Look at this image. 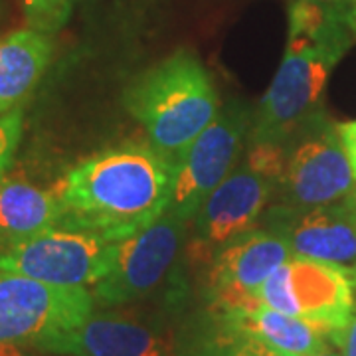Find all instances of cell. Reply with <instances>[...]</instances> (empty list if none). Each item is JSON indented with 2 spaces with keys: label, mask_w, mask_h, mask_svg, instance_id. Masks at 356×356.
I'll return each mask as SVG.
<instances>
[{
  "label": "cell",
  "mask_w": 356,
  "mask_h": 356,
  "mask_svg": "<svg viewBox=\"0 0 356 356\" xmlns=\"http://www.w3.org/2000/svg\"><path fill=\"white\" fill-rule=\"evenodd\" d=\"M60 226L121 242L151 226L168 208L172 165L151 143L129 140L77 163L54 188Z\"/></svg>",
  "instance_id": "6da1fadb"
},
{
  "label": "cell",
  "mask_w": 356,
  "mask_h": 356,
  "mask_svg": "<svg viewBox=\"0 0 356 356\" xmlns=\"http://www.w3.org/2000/svg\"><path fill=\"white\" fill-rule=\"evenodd\" d=\"M353 10L293 0L287 46L277 74L252 113L248 143L285 145L315 115L332 67L353 38Z\"/></svg>",
  "instance_id": "7a4b0ae2"
},
{
  "label": "cell",
  "mask_w": 356,
  "mask_h": 356,
  "mask_svg": "<svg viewBox=\"0 0 356 356\" xmlns=\"http://www.w3.org/2000/svg\"><path fill=\"white\" fill-rule=\"evenodd\" d=\"M123 105L170 165L220 111L214 81L188 48L172 51L133 77L123 89Z\"/></svg>",
  "instance_id": "3957f363"
},
{
  "label": "cell",
  "mask_w": 356,
  "mask_h": 356,
  "mask_svg": "<svg viewBox=\"0 0 356 356\" xmlns=\"http://www.w3.org/2000/svg\"><path fill=\"white\" fill-rule=\"evenodd\" d=\"M285 166V147L245 143L240 163L204 200L192 220V250L212 255L255 228L275 200Z\"/></svg>",
  "instance_id": "277c9868"
},
{
  "label": "cell",
  "mask_w": 356,
  "mask_h": 356,
  "mask_svg": "<svg viewBox=\"0 0 356 356\" xmlns=\"http://www.w3.org/2000/svg\"><path fill=\"white\" fill-rule=\"evenodd\" d=\"M115 243L86 229L54 226L0 240V267L60 287H93L109 271Z\"/></svg>",
  "instance_id": "5b68a950"
},
{
  "label": "cell",
  "mask_w": 356,
  "mask_h": 356,
  "mask_svg": "<svg viewBox=\"0 0 356 356\" xmlns=\"http://www.w3.org/2000/svg\"><path fill=\"white\" fill-rule=\"evenodd\" d=\"M254 109L240 99L226 103L216 119L172 165L168 212L191 224L204 200L242 159Z\"/></svg>",
  "instance_id": "8992f818"
},
{
  "label": "cell",
  "mask_w": 356,
  "mask_h": 356,
  "mask_svg": "<svg viewBox=\"0 0 356 356\" xmlns=\"http://www.w3.org/2000/svg\"><path fill=\"white\" fill-rule=\"evenodd\" d=\"M355 285L350 269L307 257H289L257 291V301L301 318L331 337L353 318Z\"/></svg>",
  "instance_id": "52a82bcc"
},
{
  "label": "cell",
  "mask_w": 356,
  "mask_h": 356,
  "mask_svg": "<svg viewBox=\"0 0 356 356\" xmlns=\"http://www.w3.org/2000/svg\"><path fill=\"white\" fill-rule=\"evenodd\" d=\"M88 287H60L0 267V344L42 350L93 311Z\"/></svg>",
  "instance_id": "ba28073f"
},
{
  "label": "cell",
  "mask_w": 356,
  "mask_h": 356,
  "mask_svg": "<svg viewBox=\"0 0 356 356\" xmlns=\"http://www.w3.org/2000/svg\"><path fill=\"white\" fill-rule=\"evenodd\" d=\"M283 147L285 166L273 202L311 208L343 202L356 191L339 131L321 115H315Z\"/></svg>",
  "instance_id": "9c48e42d"
},
{
  "label": "cell",
  "mask_w": 356,
  "mask_h": 356,
  "mask_svg": "<svg viewBox=\"0 0 356 356\" xmlns=\"http://www.w3.org/2000/svg\"><path fill=\"white\" fill-rule=\"evenodd\" d=\"M186 226L188 222L165 210L151 226L115 243L111 267L93 285V299L119 307L153 295L177 264Z\"/></svg>",
  "instance_id": "30bf717a"
},
{
  "label": "cell",
  "mask_w": 356,
  "mask_h": 356,
  "mask_svg": "<svg viewBox=\"0 0 356 356\" xmlns=\"http://www.w3.org/2000/svg\"><path fill=\"white\" fill-rule=\"evenodd\" d=\"M280 236L293 255L323 264H356V220L346 202L297 208L271 202L259 224Z\"/></svg>",
  "instance_id": "8fae6325"
},
{
  "label": "cell",
  "mask_w": 356,
  "mask_h": 356,
  "mask_svg": "<svg viewBox=\"0 0 356 356\" xmlns=\"http://www.w3.org/2000/svg\"><path fill=\"white\" fill-rule=\"evenodd\" d=\"M289 257H293L289 245L261 226L248 229L224 243L210 257L212 307H248L259 303V287Z\"/></svg>",
  "instance_id": "7c38bea8"
},
{
  "label": "cell",
  "mask_w": 356,
  "mask_h": 356,
  "mask_svg": "<svg viewBox=\"0 0 356 356\" xmlns=\"http://www.w3.org/2000/svg\"><path fill=\"white\" fill-rule=\"evenodd\" d=\"M42 353L67 356H165V341L151 325L139 318L91 311L74 329L44 344Z\"/></svg>",
  "instance_id": "4fadbf2b"
},
{
  "label": "cell",
  "mask_w": 356,
  "mask_h": 356,
  "mask_svg": "<svg viewBox=\"0 0 356 356\" xmlns=\"http://www.w3.org/2000/svg\"><path fill=\"white\" fill-rule=\"evenodd\" d=\"M218 315L254 334L283 356H315L329 350L327 332L301 318L283 315L264 303L248 307H212Z\"/></svg>",
  "instance_id": "5bb4252c"
},
{
  "label": "cell",
  "mask_w": 356,
  "mask_h": 356,
  "mask_svg": "<svg viewBox=\"0 0 356 356\" xmlns=\"http://www.w3.org/2000/svg\"><path fill=\"white\" fill-rule=\"evenodd\" d=\"M54 44L32 28L0 38V115L18 109L50 65Z\"/></svg>",
  "instance_id": "9a60e30c"
},
{
  "label": "cell",
  "mask_w": 356,
  "mask_h": 356,
  "mask_svg": "<svg viewBox=\"0 0 356 356\" xmlns=\"http://www.w3.org/2000/svg\"><path fill=\"white\" fill-rule=\"evenodd\" d=\"M62 220L56 191L18 178L0 180V240L24 238L54 228Z\"/></svg>",
  "instance_id": "2e32d148"
},
{
  "label": "cell",
  "mask_w": 356,
  "mask_h": 356,
  "mask_svg": "<svg viewBox=\"0 0 356 356\" xmlns=\"http://www.w3.org/2000/svg\"><path fill=\"white\" fill-rule=\"evenodd\" d=\"M178 356H283L254 334L228 323L216 311H208L186 331L178 344ZM315 356H339L327 350Z\"/></svg>",
  "instance_id": "e0dca14e"
},
{
  "label": "cell",
  "mask_w": 356,
  "mask_h": 356,
  "mask_svg": "<svg viewBox=\"0 0 356 356\" xmlns=\"http://www.w3.org/2000/svg\"><path fill=\"white\" fill-rule=\"evenodd\" d=\"M28 26L42 34H56L70 20L76 0H22Z\"/></svg>",
  "instance_id": "ac0fdd59"
},
{
  "label": "cell",
  "mask_w": 356,
  "mask_h": 356,
  "mask_svg": "<svg viewBox=\"0 0 356 356\" xmlns=\"http://www.w3.org/2000/svg\"><path fill=\"white\" fill-rule=\"evenodd\" d=\"M22 131H24L22 107L0 115V180L6 177V170L13 165L22 140Z\"/></svg>",
  "instance_id": "d6986e66"
},
{
  "label": "cell",
  "mask_w": 356,
  "mask_h": 356,
  "mask_svg": "<svg viewBox=\"0 0 356 356\" xmlns=\"http://www.w3.org/2000/svg\"><path fill=\"white\" fill-rule=\"evenodd\" d=\"M329 339L341 348L343 356H356V315H353L344 329L332 332Z\"/></svg>",
  "instance_id": "ffe728a7"
},
{
  "label": "cell",
  "mask_w": 356,
  "mask_h": 356,
  "mask_svg": "<svg viewBox=\"0 0 356 356\" xmlns=\"http://www.w3.org/2000/svg\"><path fill=\"white\" fill-rule=\"evenodd\" d=\"M339 131V137L343 140L344 151H346V156H348V163H350V168H353V175H355L356 180V121H350V123H343L337 127Z\"/></svg>",
  "instance_id": "44dd1931"
},
{
  "label": "cell",
  "mask_w": 356,
  "mask_h": 356,
  "mask_svg": "<svg viewBox=\"0 0 356 356\" xmlns=\"http://www.w3.org/2000/svg\"><path fill=\"white\" fill-rule=\"evenodd\" d=\"M0 356H28L18 344H0Z\"/></svg>",
  "instance_id": "7402d4cb"
},
{
  "label": "cell",
  "mask_w": 356,
  "mask_h": 356,
  "mask_svg": "<svg viewBox=\"0 0 356 356\" xmlns=\"http://www.w3.org/2000/svg\"><path fill=\"white\" fill-rule=\"evenodd\" d=\"M307 2H317V4H325V6H344L346 0H307Z\"/></svg>",
  "instance_id": "603a6c76"
},
{
  "label": "cell",
  "mask_w": 356,
  "mask_h": 356,
  "mask_svg": "<svg viewBox=\"0 0 356 356\" xmlns=\"http://www.w3.org/2000/svg\"><path fill=\"white\" fill-rule=\"evenodd\" d=\"M344 202H346V206L350 208V212H353V216H355L356 220V191L348 196V198H344Z\"/></svg>",
  "instance_id": "cb8c5ba5"
},
{
  "label": "cell",
  "mask_w": 356,
  "mask_h": 356,
  "mask_svg": "<svg viewBox=\"0 0 356 356\" xmlns=\"http://www.w3.org/2000/svg\"><path fill=\"white\" fill-rule=\"evenodd\" d=\"M350 280H353V285L356 287V264L350 267Z\"/></svg>",
  "instance_id": "d4e9b609"
},
{
  "label": "cell",
  "mask_w": 356,
  "mask_h": 356,
  "mask_svg": "<svg viewBox=\"0 0 356 356\" xmlns=\"http://www.w3.org/2000/svg\"><path fill=\"white\" fill-rule=\"evenodd\" d=\"M353 24H355V30H356V0H355V6H353Z\"/></svg>",
  "instance_id": "484cf974"
},
{
  "label": "cell",
  "mask_w": 356,
  "mask_h": 356,
  "mask_svg": "<svg viewBox=\"0 0 356 356\" xmlns=\"http://www.w3.org/2000/svg\"><path fill=\"white\" fill-rule=\"evenodd\" d=\"M0 14H2V4H0Z\"/></svg>",
  "instance_id": "4316f807"
}]
</instances>
